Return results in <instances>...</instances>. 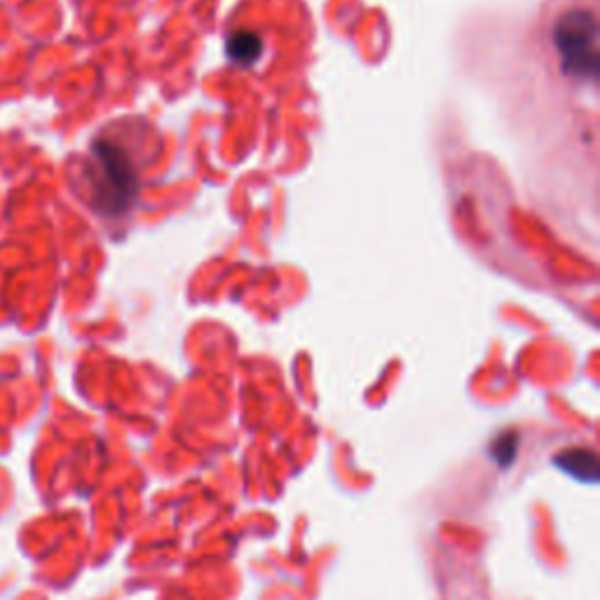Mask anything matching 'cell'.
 <instances>
[{
	"label": "cell",
	"instance_id": "cell-1",
	"mask_svg": "<svg viewBox=\"0 0 600 600\" xmlns=\"http://www.w3.org/2000/svg\"><path fill=\"white\" fill-rule=\"evenodd\" d=\"M549 59L561 80L568 85H598L600 70V19L595 0H563L546 22Z\"/></svg>",
	"mask_w": 600,
	"mask_h": 600
},
{
	"label": "cell",
	"instance_id": "cell-2",
	"mask_svg": "<svg viewBox=\"0 0 600 600\" xmlns=\"http://www.w3.org/2000/svg\"><path fill=\"white\" fill-rule=\"evenodd\" d=\"M87 184L92 206L103 216H122L139 190L134 157L120 141L97 139L87 160Z\"/></svg>",
	"mask_w": 600,
	"mask_h": 600
},
{
	"label": "cell",
	"instance_id": "cell-3",
	"mask_svg": "<svg viewBox=\"0 0 600 600\" xmlns=\"http://www.w3.org/2000/svg\"><path fill=\"white\" fill-rule=\"evenodd\" d=\"M556 465L561 467L563 471L573 474L574 479H579V481H598V460H595V455L586 448L565 450V453H561L556 458Z\"/></svg>",
	"mask_w": 600,
	"mask_h": 600
},
{
	"label": "cell",
	"instance_id": "cell-4",
	"mask_svg": "<svg viewBox=\"0 0 600 600\" xmlns=\"http://www.w3.org/2000/svg\"><path fill=\"white\" fill-rule=\"evenodd\" d=\"M260 49H263L260 38L249 31L235 33L227 38V55L237 64H254L260 57Z\"/></svg>",
	"mask_w": 600,
	"mask_h": 600
}]
</instances>
